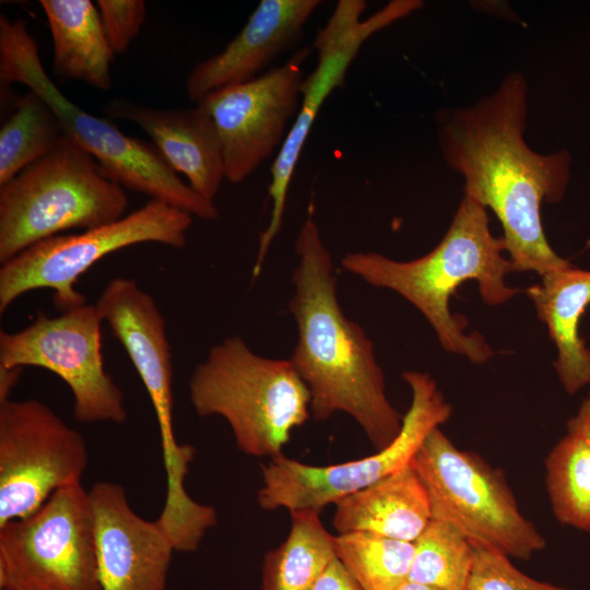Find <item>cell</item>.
Returning a JSON list of instances; mask_svg holds the SVG:
<instances>
[{
  "instance_id": "obj_1",
  "label": "cell",
  "mask_w": 590,
  "mask_h": 590,
  "mask_svg": "<svg viewBox=\"0 0 590 590\" xmlns=\"http://www.w3.org/2000/svg\"><path fill=\"white\" fill-rule=\"evenodd\" d=\"M527 113V83L511 73L491 95L446 119L439 143L446 162L464 178L463 196L498 217L515 271L543 276L571 264L548 244L541 216L544 201L564 197L570 157L528 146Z\"/></svg>"
},
{
  "instance_id": "obj_2",
  "label": "cell",
  "mask_w": 590,
  "mask_h": 590,
  "mask_svg": "<svg viewBox=\"0 0 590 590\" xmlns=\"http://www.w3.org/2000/svg\"><path fill=\"white\" fill-rule=\"evenodd\" d=\"M298 264L288 309L298 340L290 358L310 394V414L324 421L335 412L352 416L379 451L399 435L403 415L386 394L374 344L343 311L333 261L319 227L308 215L295 243Z\"/></svg>"
},
{
  "instance_id": "obj_3",
  "label": "cell",
  "mask_w": 590,
  "mask_h": 590,
  "mask_svg": "<svg viewBox=\"0 0 590 590\" xmlns=\"http://www.w3.org/2000/svg\"><path fill=\"white\" fill-rule=\"evenodd\" d=\"M503 237L489 229L486 209L463 196L439 244L423 257L398 261L378 252H349L344 270L376 287L394 291L415 306L429 322L442 349L483 364L493 356L477 332L464 333L467 321L449 308L450 297L462 283L474 280L485 304L507 303L518 292L505 282L515 271Z\"/></svg>"
},
{
  "instance_id": "obj_4",
  "label": "cell",
  "mask_w": 590,
  "mask_h": 590,
  "mask_svg": "<svg viewBox=\"0 0 590 590\" xmlns=\"http://www.w3.org/2000/svg\"><path fill=\"white\" fill-rule=\"evenodd\" d=\"M0 80L35 92L56 114L67 138L87 152L122 188L148 194L202 220H214L213 201L196 192L153 143L121 132L111 121L72 103L46 72L38 45L22 20L0 15Z\"/></svg>"
},
{
  "instance_id": "obj_5",
  "label": "cell",
  "mask_w": 590,
  "mask_h": 590,
  "mask_svg": "<svg viewBox=\"0 0 590 590\" xmlns=\"http://www.w3.org/2000/svg\"><path fill=\"white\" fill-rule=\"evenodd\" d=\"M188 387L196 413L225 418L249 456L282 455L310 416L309 390L292 362L260 356L239 337L212 346Z\"/></svg>"
},
{
  "instance_id": "obj_6",
  "label": "cell",
  "mask_w": 590,
  "mask_h": 590,
  "mask_svg": "<svg viewBox=\"0 0 590 590\" xmlns=\"http://www.w3.org/2000/svg\"><path fill=\"white\" fill-rule=\"evenodd\" d=\"M128 203L125 188L64 135L51 152L0 186V263L66 231L116 222Z\"/></svg>"
},
{
  "instance_id": "obj_7",
  "label": "cell",
  "mask_w": 590,
  "mask_h": 590,
  "mask_svg": "<svg viewBox=\"0 0 590 590\" xmlns=\"http://www.w3.org/2000/svg\"><path fill=\"white\" fill-rule=\"evenodd\" d=\"M410 464L427 492L432 519L508 557L530 559L545 547L544 536L520 512L504 473L476 453L458 449L439 427L427 435Z\"/></svg>"
},
{
  "instance_id": "obj_8",
  "label": "cell",
  "mask_w": 590,
  "mask_h": 590,
  "mask_svg": "<svg viewBox=\"0 0 590 590\" xmlns=\"http://www.w3.org/2000/svg\"><path fill=\"white\" fill-rule=\"evenodd\" d=\"M192 217L151 199L116 222L82 233L60 234L26 248L1 264L0 314L22 295L40 288L54 292V303L60 312L85 304V296L75 290V284L97 261L143 243L182 248Z\"/></svg>"
},
{
  "instance_id": "obj_9",
  "label": "cell",
  "mask_w": 590,
  "mask_h": 590,
  "mask_svg": "<svg viewBox=\"0 0 590 590\" xmlns=\"http://www.w3.org/2000/svg\"><path fill=\"white\" fill-rule=\"evenodd\" d=\"M0 589L102 590L93 511L81 483L0 527Z\"/></svg>"
},
{
  "instance_id": "obj_10",
  "label": "cell",
  "mask_w": 590,
  "mask_h": 590,
  "mask_svg": "<svg viewBox=\"0 0 590 590\" xmlns=\"http://www.w3.org/2000/svg\"><path fill=\"white\" fill-rule=\"evenodd\" d=\"M412 401L396 439L371 456L326 467L308 465L283 455L263 467L258 504L266 510L321 511L330 503L363 489L410 465L427 435L447 422L452 408L430 375L404 371Z\"/></svg>"
},
{
  "instance_id": "obj_11",
  "label": "cell",
  "mask_w": 590,
  "mask_h": 590,
  "mask_svg": "<svg viewBox=\"0 0 590 590\" xmlns=\"http://www.w3.org/2000/svg\"><path fill=\"white\" fill-rule=\"evenodd\" d=\"M423 5L420 0H392L363 19L366 2L339 0L311 45L316 66L304 76L300 106L271 166L269 196L272 209L268 227L259 239L253 276H259L268 250L280 233L292 177L308 134L324 102L340 87L363 45L376 33L406 17Z\"/></svg>"
},
{
  "instance_id": "obj_12",
  "label": "cell",
  "mask_w": 590,
  "mask_h": 590,
  "mask_svg": "<svg viewBox=\"0 0 590 590\" xmlns=\"http://www.w3.org/2000/svg\"><path fill=\"white\" fill-rule=\"evenodd\" d=\"M102 322L95 304L55 317L38 311L25 328L0 331V366H36L59 376L72 392L79 422L122 423L128 414L122 391L104 367Z\"/></svg>"
},
{
  "instance_id": "obj_13",
  "label": "cell",
  "mask_w": 590,
  "mask_h": 590,
  "mask_svg": "<svg viewBox=\"0 0 590 590\" xmlns=\"http://www.w3.org/2000/svg\"><path fill=\"white\" fill-rule=\"evenodd\" d=\"M82 434L47 404L0 403V527L35 512L58 489L81 483L87 467Z\"/></svg>"
},
{
  "instance_id": "obj_14",
  "label": "cell",
  "mask_w": 590,
  "mask_h": 590,
  "mask_svg": "<svg viewBox=\"0 0 590 590\" xmlns=\"http://www.w3.org/2000/svg\"><path fill=\"white\" fill-rule=\"evenodd\" d=\"M311 51L300 47L284 63L199 102L216 127L227 181H244L280 151L300 106L303 64Z\"/></svg>"
},
{
  "instance_id": "obj_15",
  "label": "cell",
  "mask_w": 590,
  "mask_h": 590,
  "mask_svg": "<svg viewBox=\"0 0 590 590\" xmlns=\"http://www.w3.org/2000/svg\"><path fill=\"white\" fill-rule=\"evenodd\" d=\"M95 306L121 343L141 378L156 415L163 461L175 464L186 455L173 425V363L165 319L154 298L130 278H115Z\"/></svg>"
},
{
  "instance_id": "obj_16",
  "label": "cell",
  "mask_w": 590,
  "mask_h": 590,
  "mask_svg": "<svg viewBox=\"0 0 590 590\" xmlns=\"http://www.w3.org/2000/svg\"><path fill=\"white\" fill-rule=\"evenodd\" d=\"M88 495L102 590H166L175 547L165 530L133 511L120 484L98 482Z\"/></svg>"
},
{
  "instance_id": "obj_17",
  "label": "cell",
  "mask_w": 590,
  "mask_h": 590,
  "mask_svg": "<svg viewBox=\"0 0 590 590\" xmlns=\"http://www.w3.org/2000/svg\"><path fill=\"white\" fill-rule=\"evenodd\" d=\"M320 0H262L225 48L193 67L187 96L198 104L211 93L262 73L283 54L298 47ZM298 49V48H297Z\"/></svg>"
},
{
  "instance_id": "obj_18",
  "label": "cell",
  "mask_w": 590,
  "mask_h": 590,
  "mask_svg": "<svg viewBox=\"0 0 590 590\" xmlns=\"http://www.w3.org/2000/svg\"><path fill=\"white\" fill-rule=\"evenodd\" d=\"M105 113L141 128L173 170L186 176L196 192L214 202L225 179L223 153L214 121L201 103L190 108L161 109L115 99Z\"/></svg>"
},
{
  "instance_id": "obj_19",
  "label": "cell",
  "mask_w": 590,
  "mask_h": 590,
  "mask_svg": "<svg viewBox=\"0 0 590 590\" xmlns=\"http://www.w3.org/2000/svg\"><path fill=\"white\" fill-rule=\"evenodd\" d=\"M334 504L339 534L364 531L415 542L432 520L427 492L411 464Z\"/></svg>"
},
{
  "instance_id": "obj_20",
  "label": "cell",
  "mask_w": 590,
  "mask_h": 590,
  "mask_svg": "<svg viewBox=\"0 0 590 590\" xmlns=\"http://www.w3.org/2000/svg\"><path fill=\"white\" fill-rule=\"evenodd\" d=\"M526 293L556 346L554 367L559 381L574 394L590 384V349L579 334V322L590 305V270L573 264L554 270Z\"/></svg>"
},
{
  "instance_id": "obj_21",
  "label": "cell",
  "mask_w": 590,
  "mask_h": 590,
  "mask_svg": "<svg viewBox=\"0 0 590 590\" xmlns=\"http://www.w3.org/2000/svg\"><path fill=\"white\" fill-rule=\"evenodd\" d=\"M54 45L52 71L67 80H79L97 90L111 85L113 51L99 17L90 0H40Z\"/></svg>"
},
{
  "instance_id": "obj_22",
  "label": "cell",
  "mask_w": 590,
  "mask_h": 590,
  "mask_svg": "<svg viewBox=\"0 0 590 590\" xmlns=\"http://www.w3.org/2000/svg\"><path fill=\"white\" fill-rule=\"evenodd\" d=\"M320 511H291L286 540L266 554L261 590H311L337 557L335 536L322 524Z\"/></svg>"
},
{
  "instance_id": "obj_23",
  "label": "cell",
  "mask_w": 590,
  "mask_h": 590,
  "mask_svg": "<svg viewBox=\"0 0 590 590\" xmlns=\"http://www.w3.org/2000/svg\"><path fill=\"white\" fill-rule=\"evenodd\" d=\"M63 137L56 114L35 92L20 97L0 129V186L51 152Z\"/></svg>"
},
{
  "instance_id": "obj_24",
  "label": "cell",
  "mask_w": 590,
  "mask_h": 590,
  "mask_svg": "<svg viewBox=\"0 0 590 590\" xmlns=\"http://www.w3.org/2000/svg\"><path fill=\"white\" fill-rule=\"evenodd\" d=\"M335 555L362 590H399L409 581L414 542L347 532L335 536Z\"/></svg>"
},
{
  "instance_id": "obj_25",
  "label": "cell",
  "mask_w": 590,
  "mask_h": 590,
  "mask_svg": "<svg viewBox=\"0 0 590 590\" xmlns=\"http://www.w3.org/2000/svg\"><path fill=\"white\" fill-rule=\"evenodd\" d=\"M546 487L556 519L590 532V449L567 434L546 460Z\"/></svg>"
},
{
  "instance_id": "obj_26",
  "label": "cell",
  "mask_w": 590,
  "mask_h": 590,
  "mask_svg": "<svg viewBox=\"0 0 590 590\" xmlns=\"http://www.w3.org/2000/svg\"><path fill=\"white\" fill-rule=\"evenodd\" d=\"M473 563L470 541L452 526L432 519L414 542L409 581L438 590H468Z\"/></svg>"
},
{
  "instance_id": "obj_27",
  "label": "cell",
  "mask_w": 590,
  "mask_h": 590,
  "mask_svg": "<svg viewBox=\"0 0 590 590\" xmlns=\"http://www.w3.org/2000/svg\"><path fill=\"white\" fill-rule=\"evenodd\" d=\"M474 563L468 590H573L540 581L520 571L500 551L472 542Z\"/></svg>"
},
{
  "instance_id": "obj_28",
  "label": "cell",
  "mask_w": 590,
  "mask_h": 590,
  "mask_svg": "<svg viewBox=\"0 0 590 590\" xmlns=\"http://www.w3.org/2000/svg\"><path fill=\"white\" fill-rule=\"evenodd\" d=\"M96 3L113 51L115 55L126 52L145 21V2L143 0H98Z\"/></svg>"
},
{
  "instance_id": "obj_29",
  "label": "cell",
  "mask_w": 590,
  "mask_h": 590,
  "mask_svg": "<svg viewBox=\"0 0 590 590\" xmlns=\"http://www.w3.org/2000/svg\"><path fill=\"white\" fill-rule=\"evenodd\" d=\"M311 590H362V588L335 557Z\"/></svg>"
},
{
  "instance_id": "obj_30",
  "label": "cell",
  "mask_w": 590,
  "mask_h": 590,
  "mask_svg": "<svg viewBox=\"0 0 590 590\" xmlns=\"http://www.w3.org/2000/svg\"><path fill=\"white\" fill-rule=\"evenodd\" d=\"M567 434L578 437L590 449V392L577 414L567 422Z\"/></svg>"
},
{
  "instance_id": "obj_31",
  "label": "cell",
  "mask_w": 590,
  "mask_h": 590,
  "mask_svg": "<svg viewBox=\"0 0 590 590\" xmlns=\"http://www.w3.org/2000/svg\"><path fill=\"white\" fill-rule=\"evenodd\" d=\"M22 367L5 368L0 366V403L9 400V394L17 384Z\"/></svg>"
},
{
  "instance_id": "obj_32",
  "label": "cell",
  "mask_w": 590,
  "mask_h": 590,
  "mask_svg": "<svg viewBox=\"0 0 590 590\" xmlns=\"http://www.w3.org/2000/svg\"><path fill=\"white\" fill-rule=\"evenodd\" d=\"M399 590H438V589L424 586L421 583H415L412 581H406Z\"/></svg>"
},
{
  "instance_id": "obj_33",
  "label": "cell",
  "mask_w": 590,
  "mask_h": 590,
  "mask_svg": "<svg viewBox=\"0 0 590 590\" xmlns=\"http://www.w3.org/2000/svg\"><path fill=\"white\" fill-rule=\"evenodd\" d=\"M1 590H10V589H1Z\"/></svg>"
}]
</instances>
